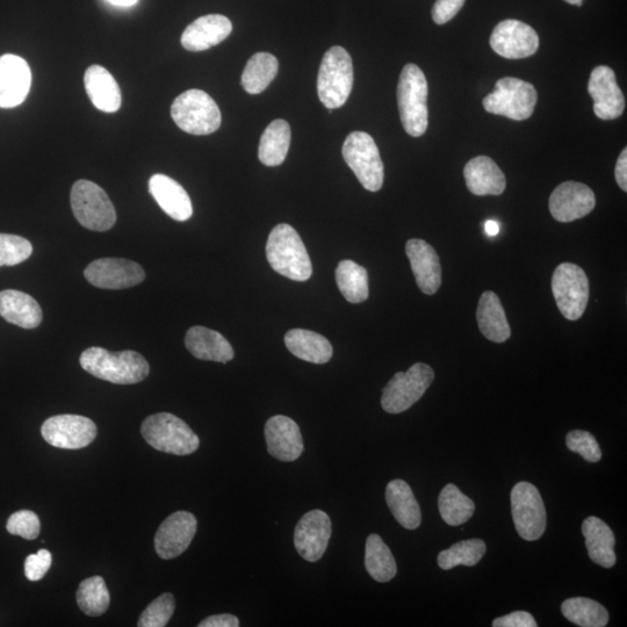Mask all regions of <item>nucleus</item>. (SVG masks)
I'll return each instance as SVG.
<instances>
[{"label":"nucleus","instance_id":"nucleus-47","mask_svg":"<svg viewBox=\"0 0 627 627\" xmlns=\"http://www.w3.org/2000/svg\"><path fill=\"white\" fill-rule=\"evenodd\" d=\"M494 627H537L536 619L529 612L515 611L507 616L496 618Z\"/></svg>","mask_w":627,"mask_h":627},{"label":"nucleus","instance_id":"nucleus-8","mask_svg":"<svg viewBox=\"0 0 627 627\" xmlns=\"http://www.w3.org/2000/svg\"><path fill=\"white\" fill-rule=\"evenodd\" d=\"M344 161L355 172L359 183L370 192H378L384 185L385 170L376 141L364 132H353L343 146Z\"/></svg>","mask_w":627,"mask_h":627},{"label":"nucleus","instance_id":"nucleus-50","mask_svg":"<svg viewBox=\"0 0 627 627\" xmlns=\"http://www.w3.org/2000/svg\"><path fill=\"white\" fill-rule=\"evenodd\" d=\"M485 232L489 236H496L500 233V225L494 220H489L485 223Z\"/></svg>","mask_w":627,"mask_h":627},{"label":"nucleus","instance_id":"nucleus-26","mask_svg":"<svg viewBox=\"0 0 627 627\" xmlns=\"http://www.w3.org/2000/svg\"><path fill=\"white\" fill-rule=\"evenodd\" d=\"M185 345L193 357L207 362L226 364L234 358L232 345L218 331L192 327L187 331Z\"/></svg>","mask_w":627,"mask_h":627},{"label":"nucleus","instance_id":"nucleus-27","mask_svg":"<svg viewBox=\"0 0 627 627\" xmlns=\"http://www.w3.org/2000/svg\"><path fill=\"white\" fill-rule=\"evenodd\" d=\"M84 84L92 104L99 111L114 113L120 110L121 91L110 71L100 66H92L85 72Z\"/></svg>","mask_w":627,"mask_h":627},{"label":"nucleus","instance_id":"nucleus-16","mask_svg":"<svg viewBox=\"0 0 627 627\" xmlns=\"http://www.w3.org/2000/svg\"><path fill=\"white\" fill-rule=\"evenodd\" d=\"M197 518L189 511H177L165 520L155 536V550L164 560L175 559L189 549L197 532Z\"/></svg>","mask_w":627,"mask_h":627},{"label":"nucleus","instance_id":"nucleus-24","mask_svg":"<svg viewBox=\"0 0 627 627\" xmlns=\"http://www.w3.org/2000/svg\"><path fill=\"white\" fill-rule=\"evenodd\" d=\"M149 192L170 218L184 222L193 215L191 198L175 179L154 175L149 180Z\"/></svg>","mask_w":627,"mask_h":627},{"label":"nucleus","instance_id":"nucleus-5","mask_svg":"<svg viewBox=\"0 0 627 627\" xmlns=\"http://www.w3.org/2000/svg\"><path fill=\"white\" fill-rule=\"evenodd\" d=\"M353 86L351 56L342 47H333L323 56L317 78V93L328 110L340 108L348 102Z\"/></svg>","mask_w":627,"mask_h":627},{"label":"nucleus","instance_id":"nucleus-11","mask_svg":"<svg viewBox=\"0 0 627 627\" xmlns=\"http://www.w3.org/2000/svg\"><path fill=\"white\" fill-rule=\"evenodd\" d=\"M552 292L562 315L578 321L585 314L589 300V280L579 265L562 263L552 277Z\"/></svg>","mask_w":627,"mask_h":627},{"label":"nucleus","instance_id":"nucleus-33","mask_svg":"<svg viewBox=\"0 0 627 627\" xmlns=\"http://www.w3.org/2000/svg\"><path fill=\"white\" fill-rule=\"evenodd\" d=\"M291 144V127L285 120H275L266 127L261 143H259L258 157L266 167H278L286 160Z\"/></svg>","mask_w":627,"mask_h":627},{"label":"nucleus","instance_id":"nucleus-42","mask_svg":"<svg viewBox=\"0 0 627 627\" xmlns=\"http://www.w3.org/2000/svg\"><path fill=\"white\" fill-rule=\"evenodd\" d=\"M32 254V244L24 237L0 234V266L18 265L27 261Z\"/></svg>","mask_w":627,"mask_h":627},{"label":"nucleus","instance_id":"nucleus-44","mask_svg":"<svg viewBox=\"0 0 627 627\" xmlns=\"http://www.w3.org/2000/svg\"><path fill=\"white\" fill-rule=\"evenodd\" d=\"M6 530L27 540L38 538L41 530L39 516L30 510L17 511L7 521Z\"/></svg>","mask_w":627,"mask_h":627},{"label":"nucleus","instance_id":"nucleus-6","mask_svg":"<svg viewBox=\"0 0 627 627\" xmlns=\"http://www.w3.org/2000/svg\"><path fill=\"white\" fill-rule=\"evenodd\" d=\"M171 117L185 133L209 135L221 126V111L205 91L189 90L176 98L171 106Z\"/></svg>","mask_w":627,"mask_h":627},{"label":"nucleus","instance_id":"nucleus-35","mask_svg":"<svg viewBox=\"0 0 627 627\" xmlns=\"http://www.w3.org/2000/svg\"><path fill=\"white\" fill-rule=\"evenodd\" d=\"M336 283L345 299L360 304L369 298V273L353 261H342L336 269Z\"/></svg>","mask_w":627,"mask_h":627},{"label":"nucleus","instance_id":"nucleus-9","mask_svg":"<svg viewBox=\"0 0 627 627\" xmlns=\"http://www.w3.org/2000/svg\"><path fill=\"white\" fill-rule=\"evenodd\" d=\"M535 86L522 79L506 77L495 84V90L484 98L485 110L511 120L529 119L537 105Z\"/></svg>","mask_w":627,"mask_h":627},{"label":"nucleus","instance_id":"nucleus-12","mask_svg":"<svg viewBox=\"0 0 627 627\" xmlns=\"http://www.w3.org/2000/svg\"><path fill=\"white\" fill-rule=\"evenodd\" d=\"M511 513L518 535L535 542L544 535L547 524L545 504L536 486L518 482L511 490Z\"/></svg>","mask_w":627,"mask_h":627},{"label":"nucleus","instance_id":"nucleus-34","mask_svg":"<svg viewBox=\"0 0 627 627\" xmlns=\"http://www.w3.org/2000/svg\"><path fill=\"white\" fill-rule=\"evenodd\" d=\"M279 63L269 53H257L251 57L242 74V86L249 95H259L278 74Z\"/></svg>","mask_w":627,"mask_h":627},{"label":"nucleus","instance_id":"nucleus-29","mask_svg":"<svg viewBox=\"0 0 627 627\" xmlns=\"http://www.w3.org/2000/svg\"><path fill=\"white\" fill-rule=\"evenodd\" d=\"M582 533L586 539L588 556L596 565L611 568L616 565L614 532L600 518L588 517L582 523Z\"/></svg>","mask_w":627,"mask_h":627},{"label":"nucleus","instance_id":"nucleus-49","mask_svg":"<svg viewBox=\"0 0 627 627\" xmlns=\"http://www.w3.org/2000/svg\"><path fill=\"white\" fill-rule=\"evenodd\" d=\"M615 176L619 187L624 192H627V149L625 148L622 151V154L619 155L618 161L616 164Z\"/></svg>","mask_w":627,"mask_h":627},{"label":"nucleus","instance_id":"nucleus-31","mask_svg":"<svg viewBox=\"0 0 627 627\" xmlns=\"http://www.w3.org/2000/svg\"><path fill=\"white\" fill-rule=\"evenodd\" d=\"M285 344L292 355L305 362L327 364L334 350L326 337L306 329H292L285 336Z\"/></svg>","mask_w":627,"mask_h":627},{"label":"nucleus","instance_id":"nucleus-18","mask_svg":"<svg viewBox=\"0 0 627 627\" xmlns=\"http://www.w3.org/2000/svg\"><path fill=\"white\" fill-rule=\"evenodd\" d=\"M550 212L562 223L585 218L596 206L595 193L589 186L578 182H565L550 197Z\"/></svg>","mask_w":627,"mask_h":627},{"label":"nucleus","instance_id":"nucleus-23","mask_svg":"<svg viewBox=\"0 0 627 627\" xmlns=\"http://www.w3.org/2000/svg\"><path fill=\"white\" fill-rule=\"evenodd\" d=\"M233 31V24L221 14H208L189 26L182 35V45L189 52H204L225 41Z\"/></svg>","mask_w":627,"mask_h":627},{"label":"nucleus","instance_id":"nucleus-7","mask_svg":"<svg viewBox=\"0 0 627 627\" xmlns=\"http://www.w3.org/2000/svg\"><path fill=\"white\" fill-rule=\"evenodd\" d=\"M71 207L76 220L93 232H107L117 222V212L107 193L90 180H78L72 186Z\"/></svg>","mask_w":627,"mask_h":627},{"label":"nucleus","instance_id":"nucleus-10","mask_svg":"<svg viewBox=\"0 0 627 627\" xmlns=\"http://www.w3.org/2000/svg\"><path fill=\"white\" fill-rule=\"evenodd\" d=\"M435 380V372L427 364H414L407 372H398L389 380L381 396V406L389 414H400L422 399Z\"/></svg>","mask_w":627,"mask_h":627},{"label":"nucleus","instance_id":"nucleus-20","mask_svg":"<svg viewBox=\"0 0 627 627\" xmlns=\"http://www.w3.org/2000/svg\"><path fill=\"white\" fill-rule=\"evenodd\" d=\"M31 85L32 71L24 59L12 54L0 56V108L23 104Z\"/></svg>","mask_w":627,"mask_h":627},{"label":"nucleus","instance_id":"nucleus-46","mask_svg":"<svg viewBox=\"0 0 627 627\" xmlns=\"http://www.w3.org/2000/svg\"><path fill=\"white\" fill-rule=\"evenodd\" d=\"M466 0H437L432 7V19L437 25L449 23L457 16L461 7L464 6Z\"/></svg>","mask_w":627,"mask_h":627},{"label":"nucleus","instance_id":"nucleus-3","mask_svg":"<svg viewBox=\"0 0 627 627\" xmlns=\"http://www.w3.org/2000/svg\"><path fill=\"white\" fill-rule=\"evenodd\" d=\"M428 93L423 71L416 64H407L398 85V105L403 128L414 138H420L428 129Z\"/></svg>","mask_w":627,"mask_h":627},{"label":"nucleus","instance_id":"nucleus-21","mask_svg":"<svg viewBox=\"0 0 627 627\" xmlns=\"http://www.w3.org/2000/svg\"><path fill=\"white\" fill-rule=\"evenodd\" d=\"M265 441L271 456L286 463L298 460L305 449L299 425L284 415L266 422Z\"/></svg>","mask_w":627,"mask_h":627},{"label":"nucleus","instance_id":"nucleus-2","mask_svg":"<svg viewBox=\"0 0 627 627\" xmlns=\"http://www.w3.org/2000/svg\"><path fill=\"white\" fill-rule=\"evenodd\" d=\"M266 257L281 276L295 281L312 277L313 265L305 244L297 230L286 223L273 228L266 243Z\"/></svg>","mask_w":627,"mask_h":627},{"label":"nucleus","instance_id":"nucleus-4","mask_svg":"<svg viewBox=\"0 0 627 627\" xmlns=\"http://www.w3.org/2000/svg\"><path fill=\"white\" fill-rule=\"evenodd\" d=\"M141 434L151 448L175 456H189L199 449L200 439L182 418L169 413L144 420Z\"/></svg>","mask_w":627,"mask_h":627},{"label":"nucleus","instance_id":"nucleus-22","mask_svg":"<svg viewBox=\"0 0 627 627\" xmlns=\"http://www.w3.org/2000/svg\"><path fill=\"white\" fill-rule=\"evenodd\" d=\"M406 254L417 286L427 295H434L442 286V266L437 252L423 240L413 239L406 244Z\"/></svg>","mask_w":627,"mask_h":627},{"label":"nucleus","instance_id":"nucleus-32","mask_svg":"<svg viewBox=\"0 0 627 627\" xmlns=\"http://www.w3.org/2000/svg\"><path fill=\"white\" fill-rule=\"evenodd\" d=\"M477 320L481 334L494 343L509 340L511 330L500 298L494 292L481 295L477 309Z\"/></svg>","mask_w":627,"mask_h":627},{"label":"nucleus","instance_id":"nucleus-37","mask_svg":"<svg viewBox=\"0 0 627 627\" xmlns=\"http://www.w3.org/2000/svg\"><path fill=\"white\" fill-rule=\"evenodd\" d=\"M561 612L569 622L582 627H604L609 623L607 609L586 597L568 598L562 603Z\"/></svg>","mask_w":627,"mask_h":627},{"label":"nucleus","instance_id":"nucleus-15","mask_svg":"<svg viewBox=\"0 0 627 627\" xmlns=\"http://www.w3.org/2000/svg\"><path fill=\"white\" fill-rule=\"evenodd\" d=\"M490 47L504 59H526L537 53L539 36L531 26L522 21L504 20L495 27L490 36Z\"/></svg>","mask_w":627,"mask_h":627},{"label":"nucleus","instance_id":"nucleus-1","mask_svg":"<svg viewBox=\"0 0 627 627\" xmlns=\"http://www.w3.org/2000/svg\"><path fill=\"white\" fill-rule=\"evenodd\" d=\"M79 363L91 376L117 385L139 384L150 372L147 360L131 350L112 353L103 348H89L82 353Z\"/></svg>","mask_w":627,"mask_h":627},{"label":"nucleus","instance_id":"nucleus-52","mask_svg":"<svg viewBox=\"0 0 627 627\" xmlns=\"http://www.w3.org/2000/svg\"><path fill=\"white\" fill-rule=\"evenodd\" d=\"M568 4L582 6L583 0H565Z\"/></svg>","mask_w":627,"mask_h":627},{"label":"nucleus","instance_id":"nucleus-38","mask_svg":"<svg viewBox=\"0 0 627 627\" xmlns=\"http://www.w3.org/2000/svg\"><path fill=\"white\" fill-rule=\"evenodd\" d=\"M438 508L446 524L459 526L471 520L475 504L470 497L461 493L457 486L450 484L439 494Z\"/></svg>","mask_w":627,"mask_h":627},{"label":"nucleus","instance_id":"nucleus-41","mask_svg":"<svg viewBox=\"0 0 627 627\" xmlns=\"http://www.w3.org/2000/svg\"><path fill=\"white\" fill-rule=\"evenodd\" d=\"M176 601L174 595L165 593L157 597L148 608L142 612L138 626L140 627H164L174 616Z\"/></svg>","mask_w":627,"mask_h":627},{"label":"nucleus","instance_id":"nucleus-51","mask_svg":"<svg viewBox=\"0 0 627 627\" xmlns=\"http://www.w3.org/2000/svg\"><path fill=\"white\" fill-rule=\"evenodd\" d=\"M107 2L115 6L131 7L138 3V0H107Z\"/></svg>","mask_w":627,"mask_h":627},{"label":"nucleus","instance_id":"nucleus-19","mask_svg":"<svg viewBox=\"0 0 627 627\" xmlns=\"http://www.w3.org/2000/svg\"><path fill=\"white\" fill-rule=\"evenodd\" d=\"M588 92L594 100V113L602 120H615L625 110V98L619 88L614 70L600 66L589 78Z\"/></svg>","mask_w":627,"mask_h":627},{"label":"nucleus","instance_id":"nucleus-14","mask_svg":"<svg viewBox=\"0 0 627 627\" xmlns=\"http://www.w3.org/2000/svg\"><path fill=\"white\" fill-rule=\"evenodd\" d=\"M89 283L103 290H125L142 283L146 273L142 266L129 259L102 258L84 271Z\"/></svg>","mask_w":627,"mask_h":627},{"label":"nucleus","instance_id":"nucleus-48","mask_svg":"<svg viewBox=\"0 0 627 627\" xmlns=\"http://www.w3.org/2000/svg\"><path fill=\"white\" fill-rule=\"evenodd\" d=\"M199 627H239L240 619L234 615H215L204 619L199 623Z\"/></svg>","mask_w":627,"mask_h":627},{"label":"nucleus","instance_id":"nucleus-39","mask_svg":"<svg viewBox=\"0 0 627 627\" xmlns=\"http://www.w3.org/2000/svg\"><path fill=\"white\" fill-rule=\"evenodd\" d=\"M76 598L79 609L91 617L105 614L111 602L110 592L102 576L84 580L78 587Z\"/></svg>","mask_w":627,"mask_h":627},{"label":"nucleus","instance_id":"nucleus-45","mask_svg":"<svg viewBox=\"0 0 627 627\" xmlns=\"http://www.w3.org/2000/svg\"><path fill=\"white\" fill-rule=\"evenodd\" d=\"M53 564L52 553L47 550H40L36 554H31L25 561V575L30 581H39L47 574Z\"/></svg>","mask_w":627,"mask_h":627},{"label":"nucleus","instance_id":"nucleus-25","mask_svg":"<svg viewBox=\"0 0 627 627\" xmlns=\"http://www.w3.org/2000/svg\"><path fill=\"white\" fill-rule=\"evenodd\" d=\"M464 177L474 196H500L507 180L497 164L487 156H478L466 164Z\"/></svg>","mask_w":627,"mask_h":627},{"label":"nucleus","instance_id":"nucleus-28","mask_svg":"<svg viewBox=\"0 0 627 627\" xmlns=\"http://www.w3.org/2000/svg\"><path fill=\"white\" fill-rule=\"evenodd\" d=\"M0 316L24 329L38 328L43 317L38 301L16 290L0 292Z\"/></svg>","mask_w":627,"mask_h":627},{"label":"nucleus","instance_id":"nucleus-17","mask_svg":"<svg viewBox=\"0 0 627 627\" xmlns=\"http://www.w3.org/2000/svg\"><path fill=\"white\" fill-rule=\"evenodd\" d=\"M331 532L328 514L322 510L309 511L295 526V549L305 560L319 561L328 549Z\"/></svg>","mask_w":627,"mask_h":627},{"label":"nucleus","instance_id":"nucleus-40","mask_svg":"<svg viewBox=\"0 0 627 627\" xmlns=\"http://www.w3.org/2000/svg\"><path fill=\"white\" fill-rule=\"evenodd\" d=\"M486 553V544L481 539H468L454 544L450 549L438 554V566L449 571L454 567L463 565L473 567L478 565Z\"/></svg>","mask_w":627,"mask_h":627},{"label":"nucleus","instance_id":"nucleus-36","mask_svg":"<svg viewBox=\"0 0 627 627\" xmlns=\"http://www.w3.org/2000/svg\"><path fill=\"white\" fill-rule=\"evenodd\" d=\"M365 567L373 580L389 582L398 573V567L391 550L378 535H371L366 540Z\"/></svg>","mask_w":627,"mask_h":627},{"label":"nucleus","instance_id":"nucleus-30","mask_svg":"<svg viewBox=\"0 0 627 627\" xmlns=\"http://www.w3.org/2000/svg\"><path fill=\"white\" fill-rule=\"evenodd\" d=\"M386 502L395 520L407 530H416L422 522L421 508L406 481L396 479L387 485Z\"/></svg>","mask_w":627,"mask_h":627},{"label":"nucleus","instance_id":"nucleus-43","mask_svg":"<svg viewBox=\"0 0 627 627\" xmlns=\"http://www.w3.org/2000/svg\"><path fill=\"white\" fill-rule=\"evenodd\" d=\"M567 448L580 454L588 463H598L602 458V451L595 437L588 431L573 430L566 437Z\"/></svg>","mask_w":627,"mask_h":627},{"label":"nucleus","instance_id":"nucleus-13","mask_svg":"<svg viewBox=\"0 0 627 627\" xmlns=\"http://www.w3.org/2000/svg\"><path fill=\"white\" fill-rule=\"evenodd\" d=\"M97 434L96 423L79 415L53 416L41 427L43 439L59 449H84L95 441Z\"/></svg>","mask_w":627,"mask_h":627}]
</instances>
